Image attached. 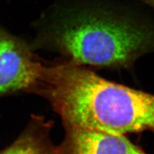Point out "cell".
<instances>
[{
	"label": "cell",
	"instance_id": "obj_1",
	"mask_svg": "<svg viewBox=\"0 0 154 154\" xmlns=\"http://www.w3.org/2000/svg\"><path fill=\"white\" fill-rule=\"evenodd\" d=\"M34 94L49 102L63 126L119 135L154 134V94L110 82L63 59L43 61Z\"/></svg>",
	"mask_w": 154,
	"mask_h": 154
},
{
	"label": "cell",
	"instance_id": "obj_2",
	"mask_svg": "<svg viewBox=\"0 0 154 154\" xmlns=\"http://www.w3.org/2000/svg\"><path fill=\"white\" fill-rule=\"evenodd\" d=\"M32 46L80 66L126 68L154 52V23L97 5L57 9Z\"/></svg>",
	"mask_w": 154,
	"mask_h": 154
},
{
	"label": "cell",
	"instance_id": "obj_3",
	"mask_svg": "<svg viewBox=\"0 0 154 154\" xmlns=\"http://www.w3.org/2000/svg\"><path fill=\"white\" fill-rule=\"evenodd\" d=\"M42 65L32 46L0 24V98L34 94Z\"/></svg>",
	"mask_w": 154,
	"mask_h": 154
},
{
	"label": "cell",
	"instance_id": "obj_4",
	"mask_svg": "<svg viewBox=\"0 0 154 154\" xmlns=\"http://www.w3.org/2000/svg\"><path fill=\"white\" fill-rule=\"evenodd\" d=\"M57 154H149L125 135L74 126H63Z\"/></svg>",
	"mask_w": 154,
	"mask_h": 154
},
{
	"label": "cell",
	"instance_id": "obj_5",
	"mask_svg": "<svg viewBox=\"0 0 154 154\" xmlns=\"http://www.w3.org/2000/svg\"><path fill=\"white\" fill-rule=\"evenodd\" d=\"M54 122L44 116H31L23 131L0 154H57L51 139Z\"/></svg>",
	"mask_w": 154,
	"mask_h": 154
},
{
	"label": "cell",
	"instance_id": "obj_6",
	"mask_svg": "<svg viewBox=\"0 0 154 154\" xmlns=\"http://www.w3.org/2000/svg\"><path fill=\"white\" fill-rule=\"evenodd\" d=\"M138 1L145 4V5H147L154 9V0H138Z\"/></svg>",
	"mask_w": 154,
	"mask_h": 154
}]
</instances>
